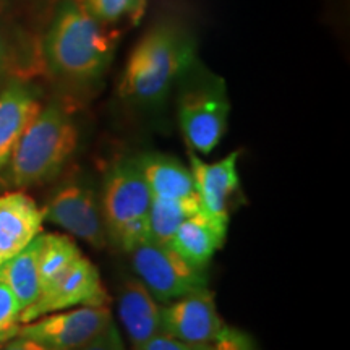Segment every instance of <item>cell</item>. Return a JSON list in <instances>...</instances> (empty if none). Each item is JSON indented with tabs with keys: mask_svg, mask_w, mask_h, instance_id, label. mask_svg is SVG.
Returning a JSON list of instances; mask_svg holds the SVG:
<instances>
[{
	"mask_svg": "<svg viewBox=\"0 0 350 350\" xmlns=\"http://www.w3.org/2000/svg\"><path fill=\"white\" fill-rule=\"evenodd\" d=\"M119 33L90 15L77 0H62L44 39V57L55 77L90 85L104 77L116 54Z\"/></svg>",
	"mask_w": 350,
	"mask_h": 350,
	"instance_id": "1",
	"label": "cell"
},
{
	"mask_svg": "<svg viewBox=\"0 0 350 350\" xmlns=\"http://www.w3.org/2000/svg\"><path fill=\"white\" fill-rule=\"evenodd\" d=\"M195 64L193 38L175 21L163 20L148 29L131 51L120 77L119 93L138 106H156Z\"/></svg>",
	"mask_w": 350,
	"mask_h": 350,
	"instance_id": "2",
	"label": "cell"
},
{
	"mask_svg": "<svg viewBox=\"0 0 350 350\" xmlns=\"http://www.w3.org/2000/svg\"><path fill=\"white\" fill-rule=\"evenodd\" d=\"M78 146V129L62 104L41 107L8 161V180L25 188L55 177Z\"/></svg>",
	"mask_w": 350,
	"mask_h": 350,
	"instance_id": "3",
	"label": "cell"
},
{
	"mask_svg": "<svg viewBox=\"0 0 350 350\" xmlns=\"http://www.w3.org/2000/svg\"><path fill=\"white\" fill-rule=\"evenodd\" d=\"M152 195L133 159L113 164L104 178L100 211L107 239L130 253L148 240Z\"/></svg>",
	"mask_w": 350,
	"mask_h": 350,
	"instance_id": "4",
	"label": "cell"
},
{
	"mask_svg": "<svg viewBox=\"0 0 350 350\" xmlns=\"http://www.w3.org/2000/svg\"><path fill=\"white\" fill-rule=\"evenodd\" d=\"M230 103L226 81L214 75L198 77L178 96V126L196 154H209L224 138Z\"/></svg>",
	"mask_w": 350,
	"mask_h": 350,
	"instance_id": "5",
	"label": "cell"
},
{
	"mask_svg": "<svg viewBox=\"0 0 350 350\" xmlns=\"http://www.w3.org/2000/svg\"><path fill=\"white\" fill-rule=\"evenodd\" d=\"M129 255L137 278L161 305L208 287L206 269L195 268L169 243L144 240Z\"/></svg>",
	"mask_w": 350,
	"mask_h": 350,
	"instance_id": "6",
	"label": "cell"
},
{
	"mask_svg": "<svg viewBox=\"0 0 350 350\" xmlns=\"http://www.w3.org/2000/svg\"><path fill=\"white\" fill-rule=\"evenodd\" d=\"M111 321L107 305L75 306L21 325L18 336L36 340L49 350H77L96 338Z\"/></svg>",
	"mask_w": 350,
	"mask_h": 350,
	"instance_id": "7",
	"label": "cell"
},
{
	"mask_svg": "<svg viewBox=\"0 0 350 350\" xmlns=\"http://www.w3.org/2000/svg\"><path fill=\"white\" fill-rule=\"evenodd\" d=\"M44 221H49L68 235L94 248H104L107 232L96 191L81 182H70L51 196L42 209Z\"/></svg>",
	"mask_w": 350,
	"mask_h": 350,
	"instance_id": "8",
	"label": "cell"
},
{
	"mask_svg": "<svg viewBox=\"0 0 350 350\" xmlns=\"http://www.w3.org/2000/svg\"><path fill=\"white\" fill-rule=\"evenodd\" d=\"M107 301L109 295L98 268L86 256H81L67 273L42 291L31 306L21 312L20 321L21 325H26L44 314L75 306L107 305Z\"/></svg>",
	"mask_w": 350,
	"mask_h": 350,
	"instance_id": "9",
	"label": "cell"
},
{
	"mask_svg": "<svg viewBox=\"0 0 350 350\" xmlns=\"http://www.w3.org/2000/svg\"><path fill=\"white\" fill-rule=\"evenodd\" d=\"M222 327L216 299L208 287L161 305V332L170 338L213 344Z\"/></svg>",
	"mask_w": 350,
	"mask_h": 350,
	"instance_id": "10",
	"label": "cell"
},
{
	"mask_svg": "<svg viewBox=\"0 0 350 350\" xmlns=\"http://www.w3.org/2000/svg\"><path fill=\"white\" fill-rule=\"evenodd\" d=\"M188 156H190L188 169L193 178L201 209L209 216H229L227 203L240 185L237 167L240 151L230 152L217 163H206L191 150H188Z\"/></svg>",
	"mask_w": 350,
	"mask_h": 350,
	"instance_id": "11",
	"label": "cell"
},
{
	"mask_svg": "<svg viewBox=\"0 0 350 350\" xmlns=\"http://www.w3.org/2000/svg\"><path fill=\"white\" fill-rule=\"evenodd\" d=\"M42 209L23 191L0 196V266L25 250L42 230Z\"/></svg>",
	"mask_w": 350,
	"mask_h": 350,
	"instance_id": "12",
	"label": "cell"
},
{
	"mask_svg": "<svg viewBox=\"0 0 350 350\" xmlns=\"http://www.w3.org/2000/svg\"><path fill=\"white\" fill-rule=\"evenodd\" d=\"M229 216H209L201 209L182 222L169 245L195 268L206 269L217 250L224 247Z\"/></svg>",
	"mask_w": 350,
	"mask_h": 350,
	"instance_id": "13",
	"label": "cell"
},
{
	"mask_svg": "<svg viewBox=\"0 0 350 350\" xmlns=\"http://www.w3.org/2000/svg\"><path fill=\"white\" fill-rule=\"evenodd\" d=\"M117 308L133 349L161 334V304L138 278H130L122 284Z\"/></svg>",
	"mask_w": 350,
	"mask_h": 350,
	"instance_id": "14",
	"label": "cell"
},
{
	"mask_svg": "<svg viewBox=\"0 0 350 350\" xmlns=\"http://www.w3.org/2000/svg\"><path fill=\"white\" fill-rule=\"evenodd\" d=\"M41 109L38 96L23 83L13 81L0 93V170L7 167L21 135Z\"/></svg>",
	"mask_w": 350,
	"mask_h": 350,
	"instance_id": "15",
	"label": "cell"
},
{
	"mask_svg": "<svg viewBox=\"0 0 350 350\" xmlns=\"http://www.w3.org/2000/svg\"><path fill=\"white\" fill-rule=\"evenodd\" d=\"M133 161L152 196H161V198L196 196L190 169L183 165L177 157L164 152H143Z\"/></svg>",
	"mask_w": 350,
	"mask_h": 350,
	"instance_id": "16",
	"label": "cell"
},
{
	"mask_svg": "<svg viewBox=\"0 0 350 350\" xmlns=\"http://www.w3.org/2000/svg\"><path fill=\"white\" fill-rule=\"evenodd\" d=\"M39 240H33L25 250L0 266V281L10 288L16 301L25 312L39 299L41 294V279H39L38 265Z\"/></svg>",
	"mask_w": 350,
	"mask_h": 350,
	"instance_id": "17",
	"label": "cell"
},
{
	"mask_svg": "<svg viewBox=\"0 0 350 350\" xmlns=\"http://www.w3.org/2000/svg\"><path fill=\"white\" fill-rule=\"evenodd\" d=\"M39 279L41 292L51 287L60 275H64L83 256L80 248L68 235L39 234ZM41 295V294H39Z\"/></svg>",
	"mask_w": 350,
	"mask_h": 350,
	"instance_id": "18",
	"label": "cell"
},
{
	"mask_svg": "<svg viewBox=\"0 0 350 350\" xmlns=\"http://www.w3.org/2000/svg\"><path fill=\"white\" fill-rule=\"evenodd\" d=\"M201 211L198 196L191 198H161L152 196L148 221V240L169 243L183 221Z\"/></svg>",
	"mask_w": 350,
	"mask_h": 350,
	"instance_id": "19",
	"label": "cell"
},
{
	"mask_svg": "<svg viewBox=\"0 0 350 350\" xmlns=\"http://www.w3.org/2000/svg\"><path fill=\"white\" fill-rule=\"evenodd\" d=\"M77 2L94 18L116 26L120 21L138 23L146 10L148 0H77Z\"/></svg>",
	"mask_w": 350,
	"mask_h": 350,
	"instance_id": "20",
	"label": "cell"
},
{
	"mask_svg": "<svg viewBox=\"0 0 350 350\" xmlns=\"http://www.w3.org/2000/svg\"><path fill=\"white\" fill-rule=\"evenodd\" d=\"M21 306L5 284L0 281V345L16 338L21 327Z\"/></svg>",
	"mask_w": 350,
	"mask_h": 350,
	"instance_id": "21",
	"label": "cell"
},
{
	"mask_svg": "<svg viewBox=\"0 0 350 350\" xmlns=\"http://www.w3.org/2000/svg\"><path fill=\"white\" fill-rule=\"evenodd\" d=\"M213 347L214 350H258L250 334L226 325L213 342Z\"/></svg>",
	"mask_w": 350,
	"mask_h": 350,
	"instance_id": "22",
	"label": "cell"
},
{
	"mask_svg": "<svg viewBox=\"0 0 350 350\" xmlns=\"http://www.w3.org/2000/svg\"><path fill=\"white\" fill-rule=\"evenodd\" d=\"M133 350H214V347L213 344L185 342V340L170 338V336L161 332V334L148 339L146 342L138 345V347Z\"/></svg>",
	"mask_w": 350,
	"mask_h": 350,
	"instance_id": "23",
	"label": "cell"
},
{
	"mask_svg": "<svg viewBox=\"0 0 350 350\" xmlns=\"http://www.w3.org/2000/svg\"><path fill=\"white\" fill-rule=\"evenodd\" d=\"M77 350H126L122 340V336L119 329H117L113 321L104 327L96 338H93L90 342L83 345V347Z\"/></svg>",
	"mask_w": 350,
	"mask_h": 350,
	"instance_id": "24",
	"label": "cell"
},
{
	"mask_svg": "<svg viewBox=\"0 0 350 350\" xmlns=\"http://www.w3.org/2000/svg\"><path fill=\"white\" fill-rule=\"evenodd\" d=\"M0 350H49V349L44 347L42 344L36 342V340L16 336V338H13L8 340V342H5V345H3Z\"/></svg>",
	"mask_w": 350,
	"mask_h": 350,
	"instance_id": "25",
	"label": "cell"
},
{
	"mask_svg": "<svg viewBox=\"0 0 350 350\" xmlns=\"http://www.w3.org/2000/svg\"><path fill=\"white\" fill-rule=\"evenodd\" d=\"M8 65H10V52H8L5 39L0 34V78L7 73Z\"/></svg>",
	"mask_w": 350,
	"mask_h": 350,
	"instance_id": "26",
	"label": "cell"
}]
</instances>
